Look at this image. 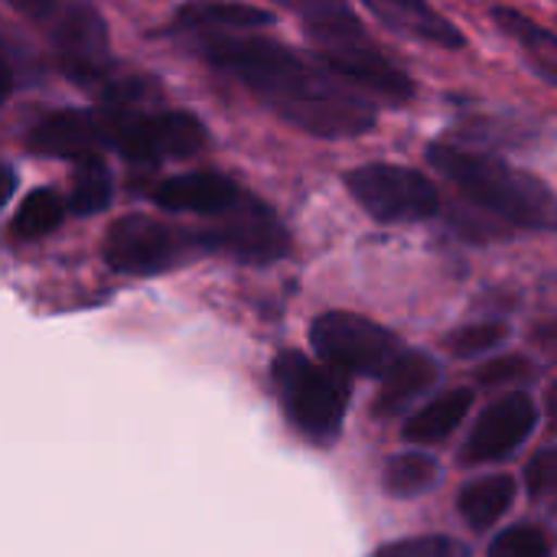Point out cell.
Masks as SVG:
<instances>
[{"label": "cell", "mask_w": 557, "mask_h": 557, "mask_svg": "<svg viewBox=\"0 0 557 557\" xmlns=\"http://www.w3.org/2000/svg\"><path fill=\"white\" fill-rule=\"evenodd\" d=\"M209 69L238 82L261 108L284 124L320 137H362L379 124L375 104L320 59H307L294 46L255 33H206L183 39Z\"/></svg>", "instance_id": "6da1fadb"}, {"label": "cell", "mask_w": 557, "mask_h": 557, "mask_svg": "<svg viewBox=\"0 0 557 557\" xmlns=\"http://www.w3.org/2000/svg\"><path fill=\"white\" fill-rule=\"evenodd\" d=\"M428 163L483 212L532 232L557 228V196L535 173L457 140L428 144Z\"/></svg>", "instance_id": "7a4b0ae2"}, {"label": "cell", "mask_w": 557, "mask_h": 557, "mask_svg": "<svg viewBox=\"0 0 557 557\" xmlns=\"http://www.w3.org/2000/svg\"><path fill=\"white\" fill-rule=\"evenodd\" d=\"M49 42L55 69L78 88L101 91L121 69L111 33L91 0H7Z\"/></svg>", "instance_id": "3957f363"}, {"label": "cell", "mask_w": 557, "mask_h": 557, "mask_svg": "<svg viewBox=\"0 0 557 557\" xmlns=\"http://www.w3.org/2000/svg\"><path fill=\"white\" fill-rule=\"evenodd\" d=\"M304 33L317 59L349 85L388 104H408L414 98V78L379 49V42L366 33V23L356 16L349 3H339L304 20Z\"/></svg>", "instance_id": "277c9868"}, {"label": "cell", "mask_w": 557, "mask_h": 557, "mask_svg": "<svg viewBox=\"0 0 557 557\" xmlns=\"http://www.w3.org/2000/svg\"><path fill=\"white\" fill-rule=\"evenodd\" d=\"M111 117V147L137 166H160L170 160L196 157L209 131L206 124L183 108H117L98 101Z\"/></svg>", "instance_id": "5b68a950"}, {"label": "cell", "mask_w": 557, "mask_h": 557, "mask_svg": "<svg viewBox=\"0 0 557 557\" xmlns=\"http://www.w3.org/2000/svg\"><path fill=\"white\" fill-rule=\"evenodd\" d=\"M274 385L284 411L310 441H333L349 408V385L339 369L317 366L307 356L284 349L274 359Z\"/></svg>", "instance_id": "8992f818"}, {"label": "cell", "mask_w": 557, "mask_h": 557, "mask_svg": "<svg viewBox=\"0 0 557 557\" xmlns=\"http://www.w3.org/2000/svg\"><path fill=\"white\" fill-rule=\"evenodd\" d=\"M199 251H202V245H199L196 228L170 225V222L144 215V212L121 215L117 222H111V228L104 235L108 268L117 274H131V277L163 274V271L189 261Z\"/></svg>", "instance_id": "52a82bcc"}, {"label": "cell", "mask_w": 557, "mask_h": 557, "mask_svg": "<svg viewBox=\"0 0 557 557\" xmlns=\"http://www.w3.org/2000/svg\"><path fill=\"white\" fill-rule=\"evenodd\" d=\"M349 196L382 225L424 222L441 212V189L431 176L401 163H362L343 176Z\"/></svg>", "instance_id": "ba28073f"}, {"label": "cell", "mask_w": 557, "mask_h": 557, "mask_svg": "<svg viewBox=\"0 0 557 557\" xmlns=\"http://www.w3.org/2000/svg\"><path fill=\"white\" fill-rule=\"evenodd\" d=\"M310 343L326 366L349 375H385L405 356V346L392 330L346 310L317 317Z\"/></svg>", "instance_id": "9c48e42d"}, {"label": "cell", "mask_w": 557, "mask_h": 557, "mask_svg": "<svg viewBox=\"0 0 557 557\" xmlns=\"http://www.w3.org/2000/svg\"><path fill=\"white\" fill-rule=\"evenodd\" d=\"M196 235L202 251L228 255L235 261H251V264H271L290 251L287 228L281 225L274 209L255 199L251 193L225 215L196 228Z\"/></svg>", "instance_id": "30bf717a"}, {"label": "cell", "mask_w": 557, "mask_h": 557, "mask_svg": "<svg viewBox=\"0 0 557 557\" xmlns=\"http://www.w3.org/2000/svg\"><path fill=\"white\" fill-rule=\"evenodd\" d=\"M23 144L36 157L78 163L82 157H91V153H101L104 147H111V117L101 104L55 108V111L39 114L26 127Z\"/></svg>", "instance_id": "8fae6325"}, {"label": "cell", "mask_w": 557, "mask_h": 557, "mask_svg": "<svg viewBox=\"0 0 557 557\" xmlns=\"http://www.w3.org/2000/svg\"><path fill=\"white\" fill-rule=\"evenodd\" d=\"M539 421V411H535V401L522 392H512L506 398H499L496 405H490L467 447H463V463H496V460H506L512 457L532 434Z\"/></svg>", "instance_id": "7c38bea8"}, {"label": "cell", "mask_w": 557, "mask_h": 557, "mask_svg": "<svg viewBox=\"0 0 557 557\" xmlns=\"http://www.w3.org/2000/svg\"><path fill=\"white\" fill-rule=\"evenodd\" d=\"M248 193L219 170H193L180 176H166L150 189V199L166 212H189L219 219L228 209H235Z\"/></svg>", "instance_id": "4fadbf2b"}, {"label": "cell", "mask_w": 557, "mask_h": 557, "mask_svg": "<svg viewBox=\"0 0 557 557\" xmlns=\"http://www.w3.org/2000/svg\"><path fill=\"white\" fill-rule=\"evenodd\" d=\"M274 23V13L255 3H242V0H186L170 23L160 29V36H173V39H193V36H206V33H255V29H268Z\"/></svg>", "instance_id": "5bb4252c"}, {"label": "cell", "mask_w": 557, "mask_h": 557, "mask_svg": "<svg viewBox=\"0 0 557 557\" xmlns=\"http://www.w3.org/2000/svg\"><path fill=\"white\" fill-rule=\"evenodd\" d=\"M366 7L395 33L418 39V42H431L437 49H463L467 36L460 33V26L454 20H447L444 13H437L431 7V0H366Z\"/></svg>", "instance_id": "9a60e30c"}, {"label": "cell", "mask_w": 557, "mask_h": 557, "mask_svg": "<svg viewBox=\"0 0 557 557\" xmlns=\"http://www.w3.org/2000/svg\"><path fill=\"white\" fill-rule=\"evenodd\" d=\"M490 16H493L496 29H499L503 36H509V39L519 46V52L525 55V62H529V65H532L545 82L557 85V33L555 29L542 26L539 20H532L529 13H522V10H516V7H493V10H490Z\"/></svg>", "instance_id": "2e32d148"}, {"label": "cell", "mask_w": 557, "mask_h": 557, "mask_svg": "<svg viewBox=\"0 0 557 557\" xmlns=\"http://www.w3.org/2000/svg\"><path fill=\"white\" fill-rule=\"evenodd\" d=\"M441 379V369L431 356L424 352H405L385 375H382V388L375 395V414L379 418H392L398 411H405L411 401H418L434 382Z\"/></svg>", "instance_id": "e0dca14e"}, {"label": "cell", "mask_w": 557, "mask_h": 557, "mask_svg": "<svg viewBox=\"0 0 557 557\" xmlns=\"http://www.w3.org/2000/svg\"><path fill=\"white\" fill-rule=\"evenodd\" d=\"M516 499V480L512 476H483L470 486L460 490V516L473 532L493 529L512 506Z\"/></svg>", "instance_id": "ac0fdd59"}, {"label": "cell", "mask_w": 557, "mask_h": 557, "mask_svg": "<svg viewBox=\"0 0 557 557\" xmlns=\"http://www.w3.org/2000/svg\"><path fill=\"white\" fill-rule=\"evenodd\" d=\"M470 405H473V392L470 388L444 392L441 398H434L428 408H421L405 424V441H411V444H437V441L450 437L460 428V421L467 418Z\"/></svg>", "instance_id": "d6986e66"}, {"label": "cell", "mask_w": 557, "mask_h": 557, "mask_svg": "<svg viewBox=\"0 0 557 557\" xmlns=\"http://www.w3.org/2000/svg\"><path fill=\"white\" fill-rule=\"evenodd\" d=\"M69 212V199H62L52 186H36L23 196L10 219V235L20 242H36L62 225Z\"/></svg>", "instance_id": "ffe728a7"}, {"label": "cell", "mask_w": 557, "mask_h": 557, "mask_svg": "<svg viewBox=\"0 0 557 557\" xmlns=\"http://www.w3.org/2000/svg\"><path fill=\"white\" fill-rule=\"evenodd\" d=\"M114 196V180H111V166L104 163L101 153L82 157L72 170V193H69V212H75L78 219L98 215L111 206Z\"/></svg>", "instance_id": "44dd1931"}, {"label": "cell", "mask_w": 557, "mask_h": 557, "mask_svg": "<svg viewBox=\"0 0 557 557\" xmlns=\"http://www.w3.org/2000/svg\"><path fill=\"white\" fill-rule=\"evenodd\" d=\"M437 483V460L428 454H398L385 467V490L392 496H418Z\"/></svg>", "instance_id": "7402d4cb"}, {"label": "cell", "mask_w": 557, "mask_h": 557, "mask_svg": "<svg viewBox=\"0 0 557 557\" xmlns=\"http://www.w3.org/2000/svg\"><path fill=\"white\" fill-rule=\"evenodd\" d=\"M3 59H7V98L20 88L42 82V59L7 26L3 29Z\"/></svg>", "instance_id": "603a6c76"}, {"label": "cell", "mask_w": 557, "mask_h": 557, "mask_svg": "<svg viewBox=\"0 0 557 557\" xmlns=\"http://www.w3.org/2000/svg\"><path fill=\"white\" fill-rule=\"evenodd\" d=\"M506 336H509V330L503 323H470V326L450 333L447 346H450L454 356L467 359V356H480V352L496 349Z\"/></svg>", "instance_id": "cb8c5ba5"}, {"label": "cell", "mask_w": 557, "mask_h": 557, "mask_svg": "<svg viewBox=\"0 0 557 557\" xmlns=\"http://www.w3.org/2000/svg\"><path fill=\"white\" fill-rule=\"evenodd\" d=\"M375 557H470L467 545L444 539V535H424V539H405L379 548Z\"/></svg>", "instance_id": "d4e9b609"}, {"label": "cell", "mask_w": 557, "mask_h": 557, "mask_svg": "<svg viewBox=\"0 0 557 557\" xmlns=\"http://www.w3.org/2000/svg\"><path fill=\"white\" fill-rule=\"evenodd\" d=\"M490 557H548V542L535 525H516L493 542Z\"/></svg>", "instance_id": "484cf974"}, {"label": "cell", "mask_w": 557, "mask_h": 557, "mask_svg": "<svg viewBox=\"0 0 557 557\" xmlns=\"http://www.w3.org/2000/svg\"><path fill=\"white\" fill-rule=\"evenodd\" d=\"M525 486L535 499H548L557 503V447L552 450H542L529 470H525Z\"/></svg>", "instance_id": "4316f807"}, {"label": "cell", "mask_w": 557, "mask_h": 557, "mask_svg": "<svg viewBox=\"0 0 557 557\" xmlns=\"http://www.w3.org/2000/svg\"><path fill=\"white\" fill-rule=\"evenodd\" d=\"M476 375H480L483 385H512V382L532 379L535 366L529 359H522V356H503V359L486 362Z\"/></svg>", "instance_id": "83f0119b"}, {"label": "cell", "mask_w": 557, "mask_h": 557, "mask_svg": "<svg viewBox=\"0 0 557 557\" xmlns=\"http://www.w3.org/2000/svg\"><path fill=\"white\" fill-rule=\"evenodd\" d=\"M274 3H281V7H287V10H294V13H300V20H310V16H317V13H323V10H333V7H339V3H346V0H274Z\"/></svg>", "instance_id": "f1b7e54d"}, {"label": "cell", "mask_w": 557, "mask_h": 557, "mask_svg": "<svg viewBox=\"0 0 557 557\" xmlns=\"http://www.w3.org/2000/svg\"><path fill=\"white\" fill-rule=\"evenodd\" d=\"M532 339H535L539 346H545V349L557 352V317L555 320H542V323H535Z\"/></svg>", "instance_id": "f546056e"}, {"label": "cell", "mask_w": 557, "mask_h": 557, "mask_svg": "<svg viewBox=\"0 0 557 557\" xmlns=\"http://www.w3.org/2000/svg\"><path fill=\"white\" fill-rule=\"evenodd\" d=\"M548 414H552V421L557 424V388L548 395Z\"/></svg>", "instance_id": "4dcf8cb0"}]
</instances>
